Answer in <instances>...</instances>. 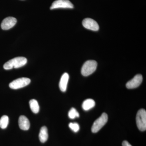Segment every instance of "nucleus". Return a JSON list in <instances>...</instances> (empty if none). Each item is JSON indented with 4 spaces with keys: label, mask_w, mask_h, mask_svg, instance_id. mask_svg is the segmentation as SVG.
Instances as JSON below:
<instances>
[{
    "label": "nucleus",
    "mask_w": 146,
    "mask_h": 146,
    "mask_svg": "<svg viewBox=\"0 0 146 146\" xmlns=\"http://www.w3.org/2000/svg\"><path fill=\"white\" fill-rule=\"evenodd\" d=\"M27 62V60L24 57H17L11 59L3 65L5 70H9L14 68H18L23 67Z\"/></svg>",
    "instance_id": "obj_1"
},
{
    "label": "nucleus",
    "mask_w": 146,
    "mask_h": 146,
    "mask_svg": "<svg viewBox=\"0 0 146 146\" xmlns=\"http://www.w3.org/2000/svg\"><path fill=\"white\" fill-rule=\"evenodd\" d=\"M97 65L98 63L95 60H87L84 64L82 68V74L84 76L90 75L96 70Z\"/></svg>",
    "instance_id": "obj_2"
},
{
    "label": "nucleus",
    "mask_w": 146,
    "mask_h": 146,
    "mask_svg": "<svg viewBox=\"0 0 146 146\" xmlns=\"http://www.w3.org/2000/svg\"><path fill=\"white\" fill-rule=\"evenodd\" d=\"M136 124L139 130L145 131L146 129V111L145 109H140L137 112L136 117Z\"/></svg>",
    "instance_id": "obj_3"
},
{
    "label": "nucleus",
    "mask_w": 146,
    "mask_h": 146,
    "mask_svg": "<svg viewBox=\"0 0 146 146\" xmlns=\"http://www.w3.org/2000/svg\"><path fill=\"white\" fill-rule=\"evenodd\" d=\"M108 120V116L106 113H103L99 118L94 122L91 131L93 133H96L99 131L103 127L107 122Z\"/></svg>",
    "instance_id": "obj_4"
},
{
    "label": "nucleus",
    "mask_w": 146,
    "mask_h": 146,
    "mask_svg": "<svg viewBox=\"0 0 146 146\" xmlns=\"http://www.w3.org/2000/svg\"><path fill=\"white\" fill-rule=\"evenodd\" d=\"M31 82V80L27 78H21L13 80L9 84L11 89H18L27 86Z\"/></svg>",
    "instance_id": "obj_5"
},
{
    "label": "nucleus",
    "mask_w": 146,
    "mask_h": 146,
    "mask_svg": "<svg viewBox=\"0 0 146 146\" xmlns=\"http://www.w3.org/2000/svg\"><path fill=\"white\" fill-rule=\"evenodd\" d=\"M74 8L73 4L69 0H56L53 2L50 9H55L58 8Z\"/></svg>",
    "instance_id": "obj_6"
},
{
    "label": "nucleus",
    "mask_w": 146,
    "mask_h": 146,
    "mask_svg": "<svg viewBox=\"0 0 146 146\" xmlns=\"http://www.w3.org/2000/svg\"><path fill=\"white\" fill-rule=\"evenodd\" d=\"M82 25L84 28L93 31H98L99 29V26L98 23L93 19L86 18L82 21Z\"/></svg>",
    "instance_id": "obj_7"
},
{
    "label": "nucleus",
    "mask_w": 146,
    "mask_h": 146,
    "mask_svg": "<svg viewBox=\"0 0 146 146\" xmlns=\"http://www.w3.org/2000/svg\"><path fill=\"white\" fill-rule=\"evenodd\" d=\"M143 76L141 74H137L130 81L128 82L126 86L128 89H133L138 87L143 81Z\"/></svg>",
    "instance_id": "obj_8"
},
{
    "label": "nucleus",
    "mask_w": 146,
    "mask_h": 146,
    "mask_svg": "<svg viewBox=\"0 0 146 146\" xmlns=\"http://www.w3.org/2000/svg\"><path fill=\"white\" fill-rule=\"evenodd\" d=\"M17 23L16 18L13 17H8L5 18L1 24V27L4 30H7L12 28Z\"/></svg>",
    "instance_id": "obj_9"
},
{
    "label": "nucleus",
    "mask_w": 146,
    "mask_h": 146,
    "mask_svg": "<svg viewBox=\"0 0 146 146\" xmlns=\"http://www.w3.org/2000/svg\"><path fill=\"white\" fill-rule=\"evenodd\" d=\"M18 124L20 128L23 130H28L30 127V123L28 119L23 115L20 116L19 117Z\"/></svg>",
    "instance_id": "obj_10"
},
{
    "label": "nucleus",
    "mask_w": 146,
    "mask_h": 146,
    "mask_svg": "<svg viewBox=\"0 0 146 146\" xmlns=\"http://www.w3.org/2000/svg\"><path fill=\"white\" fill-rule=\"evenodd\" d=\"M69 79V75L67 73L63 74L60 78L59 86L60 91L65 92L67 90V85Z\"/></svg>",
    "instance_id": "obj_11"
},
{
    "label": "nucleus",
    "mask_w": 146,
    "mask_h": 146,
    "mask_svg": "<svg viewBox=\"0 0 146 146\" xmlns=\"http://www.w3.org/2000/svg\"><path fill=\"white\" fill-rule=\"evenodd\" d=\"M48 129L46 127L43 126L40 129L39 133V139L41 143H44L48 140Z\"/></svg>",
    "instance_id": "obj_12"
},
{
    "label": "nucleus",
    "mask_w": 146,
    "mask_h": 146,
    "mask_svg": "<svg viewBox=\"0 0 146 146\" xmlns=\"http://www.w3.org/2000/svg\"><path fill=\"white\" fill-rule=\"evenodd\" d=\"M96 105L94 100L89 99L84 100L82 103V107L84 110L87 111L94 108Z\"/></svg>",
    "instance_id": "obj_13"
},
{
    "label": "nucleus",
    "mask_w": 146,
    "mask_h": 146,
    "mask_svg": "<svg viewBox=\"0 0 146 146\" xmlns=\"http://www.w3.org/2000/svg\"><path fill=\"white\" fill-rule=\"evenodd\" d=\"M29 105L33 113L36 114L39 111V106L38 102L36 100L33 99L29 102Z\"/></svg>",
    "instance_id": "obj_14"
},
{
    "label": "nucleus",
    "mask_w": 146,
    "mask_h": 146,
    "mask_svg": "<svg viewBox=\"0 0 146 146\" xmlns=\"http://www.w3.org/2000/svg\"><path fill=\"white\" fill-rule=\"evenodd\" d=\"M9 119L8 116L4 115L0 119V127L3 129L6 128L8 125Z\"/></svg>",
    "instance_id": "obj_15"
},
{
    "label": "nucleus",
    "mask_w": 146,
    "mask_h": 146,
    "mask_svg": "<svg viewBox=\"0 0 146 146\" xmlns=\"http://www.w3.org/2000/svg\"><path fill=\"white\" fill-rule=\"evenodd\" d=\"M79 114L75 108H72L68 113V116L71 119H74L76 117H79Z\"/></svg>",
    "instance_id": "obj_16"
},
{
    "label": "nucleus",
    "mask_w": 146,
    "mask_h": 146,
    "mask_svg": "<svg viewBox=\"0 0 146 146\" xmlns=\"http://www.w3.org/2000/svg\"><path fill=\"white\" fill-rule=\"evenodd\" d=\"M69 126V127L74 132H77L79 130L80 126L77 123H70Z\"/></svg>",
    "instance_id": "obj_17"
},
{
    "label": "nucleus",
    "mask_w": 146,
    "mask_h": 146,
    "mask_svg": "<svg viewBox=\"0 0 146 146\" xmlns=\"http://www.w3.org/2000/svg\"><path fill=\"white\" fill-rule=\"evenodd\" d=\"M123 146H132L129 143V142H128L127 141H123L122 143Z\"/></svg>",
    "instance_id": "obj_18"
}]
</instances>
